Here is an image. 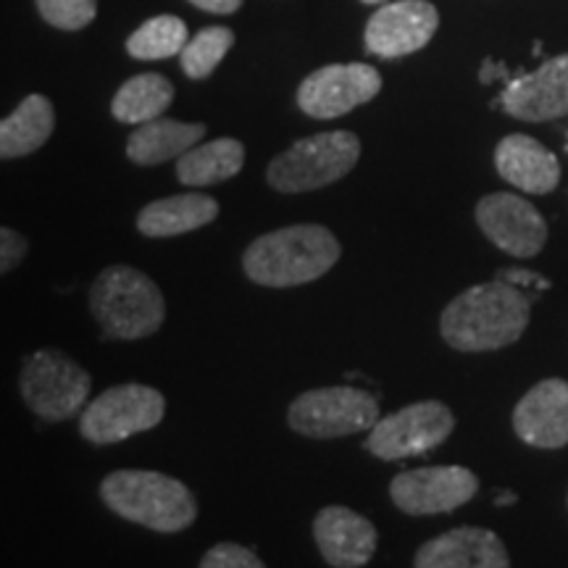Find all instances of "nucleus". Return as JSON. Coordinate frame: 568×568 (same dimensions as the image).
I'll return each mask as SVG.
<instances>
[{
	"label": "nucleus",
	"mask_w": 568,
	"mask_h": 568,
	"mask_svg": "<svg viewBox=\"0 0 568 568\" xmlns=\"http://www.w3.org/2000/svg\"><path fill=\"white\" fill-rule=\"evenodd\" d=\"M495 169L503 180L531 195H548L560 182V161L529 134H508L495 148Z\"/></svg>",
	"instance_id": "18"
},
{
	"label": "nucleus",
	"mask_w": 568,
	"mask_h": 568,
	"mask_svg": "<svg viewBox=\"0 0 568 568\" xmlns=\"http://www.w3.org/2000/svg\"><path fill=\"white\" fill-rule=\"evenodd\" d=\"M382 74L368 63H329L316 69L297 88V105L311 119H339L374 101Z\"/></svg>",
	"instance_id": "10"
},
{
	"label": "nucleus",
	"mask_w": 568,
	"mask_h": 568,
	"mask_svg": "<svg viewBox=\"0 0 568 568\" xmlns=\"http://www.w3.org/2000/svg\"><path fill=\"white\" fill-rule=\"evenodd\" d=\"M474 216L489 243L514 258H535L548 243V224L542 213L514 193L485 195Z\"/></svg>",
	"instance_id": "12"
},
{
	"label": "nucleus",
	"mask_w": 568,
	"mask_h": 568,
	"mask_svg": "<svg viewBox=\"0 0 568 568\" xmlns=\"http://www.w3.org/2000/svg\"><path fill=\"white\" fill-rule=\"evenodd\" d=\"M439 27V13L426 0H397L382 6L368 19L364 40L366 51L379 59H400L410 55L435 38Z\"/></svg>",
	"instance_id": "13"
},
{
	"label": "nucleus",
	"mask_w": 568,
	"mask_h": 568,
	"mask_svg": "<svg viewBox=\"0 0 568 568\" xmlns=\"http://www.w3.org/2000/svg\"><path fill=\"white\" fill-rule=\"evenodd\" d=\"M514 429L524 443L542 450L568 445V382L545 379L518 400Z\"/></svg>",
	"instance_id": "15"
},
{
	"label": "nucleus",
	"mask_w": 568,
	"mask_h": 568,
	"mask_svg": "<svg viewBox=\"0 0 568 568\" xmlns=\"http://www.w3.org/2000/svg\"><path fill=\"white\" fill-rule=\"evenodd\" d=\"M245 166V148L234 138L197 142L182 159H176V176L187 187H209L237 176Z\"/></svg>",
	"instance_id": "22"
},
{
	"label": "nucleus",
	"mask_w": 568,
	"mask_h": 568,
	"mask_svg": "<svg viewBox=\"0 0 568 568\" xmlns=\"http://www.w3.org/2000/svg\"><path fill=\"white\" fill-rule=\"evenodd\" d=\"M187 45V24L180 17H153L126 40V53L138 61H161L182 53Z\"/></svg>",
	"instance_id": "24"
},
{
	"label": "nucleus",
	"mask_w": 568,
	"mask_h": 568,
	"mask_svg": "<svg viewBox=\"0 0 568 568\" xmlns=\"http://www.w3.org/2000/svg\"><path fill=\"white\" fill-rule=\"evenodd\" d=\"M500 105L521 122H550L568 116V53L510 80L500 95Z\"/></svg>",
	"instance_id": "14"
},
{
	"label": "nucleus",
	"mask_w": 568,
	"mask_h": 568,
	"mask_svg": "<svg viewBox=\"0 0 568 568\" xmlns=\"http://www.w3.org/2000/svg\"><path fill=\"white\" fill-rule=\"evenodd\" d=\"M101 497L116 516L161 535L187 529L197 516V503L187 485L161 471H113L101 481Z\"/></svg>",
	"instance_id": "3"
},
{
	"label": "nucleus",
	"mask_w": 568,
	"mask_h": 568,
	"mask_svg": "<svg viewBox=\"0 0 568 568\" xmlns=\"http://www.w3.org/2000/svg\"><path fill=\"white\" fill-rule=\"evenodd\" d=\"M232 45L234 32L230 27H205L193 40H187V45L180 53L184 74L190 80H205V77H211L213 69L224 61V55L230 53Z\"/></svg>",
	"instance_id": "25"
},
{
	"label": "nucleus",
	"mask_w": 568,
	"mask_h": 568,
	"mask_svg": "<svg viewBox=\"0 0 568 568\" xmlns=\"http://www.w3.org/2000/svg\"><path fill=\"white\" fill-rule=\"evenodd\" d=\"M166 400L155 387L116 385L101 393L80 416L82 437L92 445H116L163 422Z\"/></svg>",
	"instance_id": "8"
},
{
	"label": "nucleus",
	"mask_w": 568,
	"mask_h": 568,
	"mask_svg": "<svg viewBox=\"0 0 568 568\" xmlns=\"http://www.w3.org/2000/svg\"><path fill=\"white\" fill-rule=\"evenodd\" d=\"M203 568H261L264 560L255 556L253 550L234 542H219L201 558Z\"/></svg>",
	"instance_id": "27"
},
{
	"label": "nucleus",
	"mask_w": 568,
	"mask_h": 568,
	"mask_svg": "<svg viewBox=\"0 0 568 568\" xmlns=\"http://www.w3.org/2000/svg\"><path fill=\"white\" fill-rule=\"evenodd\" d=\"M55 126L53 103L45 95H27L19 109L0 122V159H21L48 142Z\"/></svg>",
	"instance_id": "21"
},
{
	"label": "nucleus",
	"mask_w": 568,
	"mask_h": 568,
	"mask_svg": "<svg viewBox=\"0 0 568 568\" xmlns=\"http://www.w3.org/2000/svg\"><path fill=\"white\" fill-rule=\"evenodd\" d=\"M516 495L514 493H500L495 497V506H514Z\"/></svg>",
	"instance_id": "31"
},
{
	"label": "nucleus",
	"mask_w": 568,
	"mask_h": 568,
	"mask_svg": "<svg viewBox=\"0 0 568 568\" xmlns=\"http://www.w3.org/2000/svg\"><path fill=\"white\" fill-rule=\"evenodd\" d=\"M361 3H366V6H376V3H385V0H361Z\"/></svg>",
	"instance_id": "32"
},
{
	"label": "nucleus",
	"mask_w": 568,
	"mask_h": 568,
	"mask_svg": "<svg viewBox=\"0 0 568 568\" xmlns=\"http://www.w3.org/2000/svg\"><path fill=\"white\" fill-rule=\"evenodd\" d=\"M477 489V474L464 466H424L397 474L389 497L408 516H437L466 506Z\"/></svg>",
	"instance_id": "11"
},
{
	"label": "nucleus",
	"mask_w": 568,
	"mask_h": 568,
	"mask_svg": "<svg viewBox=\"0 0 568 568\" xmlns=\"http://www.w3.org/2000/svg\"><path fill=\"white\" fill-rule=\"evenodd\" d=\"M190 3L209 13H234L243 6V0H190Z\"/></svg>",
	"instance_id": "30"
},
{
	"label": "nucleus",
	"mask_w": 568,
	"mask_h": 568,
	"mask_svg": "<svg viewBox=\"0 0 568 568\" xmlns=\"http://www.w3.org/2000/svg\"><path fill=\"white\" fill-rule=\"evenodd\" d=\"M19 389L34 416L45 422H67L88 403L92 376L69 355L42 347L24 358Z\"/></svg>",
	"instance_id": "6"
},
{
	"label": "nucleus",
	"mask_w": 568,
	"mask_h": 568,
	"mask_svg": "<svg viewBox=\"0 0 568 568\" xmlns=\"http://www.w3.org/2000/svg\"><path fill=\"white\" fill-rule=\"evenodd\" d=\"M318 552L335 568H361L376 552V527L366 516L343 506H326L314 518Z\"/></svg>",
	"instance_id": "16"
},
{
	"label": "nucleus",
	"mask_w": 568,
	"mask_h": 568,
	"mask_svg": "<svg viewBox=\"0 0 568 568\" xmlns=\"http://www.w3.org/2000/svg\"><path fill=\"white\" fill-rule=\"evenodd\" d=\"M531 301L521 287L497 276L453 297L439 316V332L453 351H500L527 332Z\"/></svg>",
	"instance_id": "1"
},
{
	"label": "nucleus",
	"mask_w": 568,
	"mask_h": 568,
	"mask_svg": "<svg viewBox=\"0 0 568 568\" xmlns=\"http://www.w3.org/2000/svg\"><path fill=\"white\" fill-rule=\"evenodd\" d=\"M416 568H506L510 566L506 545L489 529L458 527L445 531L418 548Z\"/></svg>",
	"instance_id": "17"
},
{
	"label": "nucleus",
	"mask_w": 568,
	"mask_h": 568,
	"mask_svg": "<svg viewBox=\"0 0 568 568\" xmlns=\"http://www.w3.org/2000/svg\"><path fill=\"white\" fill-rule=\"evenodd\" d=\"M90 311L113 339H142L161 329L166 301L151 276L116 264L103 268L90 287Z\"/></svg>",
	"instance_id": "4"
},
{
	"label": "nucleus",
	"mask_w": 568,
	"mask_h": 568,
	"mask_svg": "<svg viewBox=\"0 0 568 568\" xmlns=\"http://www.w3.org/2000/svg\"><path fill=\"white\" fill-rule=\"evenodd\" d=\"M219 216L216 197L203 193H184L169 195L161 201L148 203L138 213V230L145 237H176V234H187L209 226Z\"/></svg>",
	"instance_id": "19"
},
{
	"label": "nucleus",
	"mask_w": 568,
	"mask_h": 568,
	"mask_svg": "<svg viewBox=\"0 0 568 568\" xmlns=\"http://www.w3.org/2000/svg\"><path fill=\"white\" fill-rule=\"evenodd\" d=\"M456 429V416L439 400H422L379 418L364 447L382 460H403L435 450Z\"/></svg>",
	"instance_id": "9"
},
{
	"label": "nucleus",
	"mask_w": 568,
	"mask_h": 568,
	"mask_svg": "<svg viewBox=\"0 0 568 568\" xmlns=\"http://www.w3.org/2000/svg\"><path fill=\"white\" fill-rule=\"evenodd\" d=\"M361 159V140L353 132H322L297 140L290 151L268 163L266 180L276 193L295 195L343 180Z\"/></svg>",
	"instance_id": "5"
},
{
	"label": "nucleus",
	"mask_w": 568,
	"mask_h": 568,
	"mask_svg": "<svg viewBox=\"0 0 568 568\" xmlns=\"http://www.w3.org/2000/svg\"><path fill=\"white\" fill-rule=\"evenodd\" d=\"M339 240L322 224H295L261 234L247 245L243 268L264 287H297L316 282L339 261Z\"/></svg>",
	"instance_id": "2"
},
{
	"label": "nucleus",
	"mask_w": 568,
	"mask_h": 568,
	"mask_svg": "<svg viewBox=\"0 0 568 568\" xmlns=\"http://www.w3.org/2000/svg\"><path fill=\"white\" fill-rule=\"evenodd\" d=\"M497 276L510 282V284H516V287H535V290H548L550 287V282L545 280V276H539L535 272H524V268H508V272H500Z\"/></svg>",
	"instance_id": "29"
},
{
	"label": "nucleus",
	"mask_w": 568,
	"mask_h": 568,
	"mask_svg": "<svg viewBox=\"0 0 568 568\" xmlns=\"http://www.w3.org/2000/svg\"><path fill=\"white\" fill-rule=\"evenodd\" d=\"M30 253V243H27L24 234H19L11 226L0 230V272L9 274L11 268H17L21 261Z\"/></svg>",
	"instance_id": "28"
},
{
	"label": "nucleus",
	"mask_w": 568,
	"mask_h": 568,
	"mask_svg": "<svg viewBox=\"0 0 568 568\" xmlns=\"http://www.w3.org/2000/svg\"><path fill=\"white\" fill-rule=\"evenodd\" d=\"M174 101V84L166 77L153 74H138L126 80L122 88L116 90L111 103V113L116 122L122 124H145L159 119L163 111Z\"/></svg>",
	"instance_id": "23"
},
{
	"label": "nucleus",
	"mask_w": 568,
	"mask_h": 568,
	"mask_svg": "<svg viewBox=\"0 0 568 568\" xmlns=\"http://www.w3.org/2000/svg\"><path fill=\"white\" fill-rule=\"evenodd\" d=\"M205 134V124H184L172 119H153L138 124L126 140V159L138 166H159L172 159H182Z\"/></svg>",
	"instance_id": "20"
},
{
	"label": "nucleus",
	"mask_w": 568,
	"mask_h": 568,
	"mask_svg": "<svg viewBox=\"0 0 568 568\" xmlns=\"http://www.w3.org/2000/svg\"><path fill=\"white\" fill-rule=\"evenodd\" d=\"M379 422V403L366 389L318 387L297 395L287 410V424L311 439H337L368 432Z\"/></svg>",
	"instance_id": "7"
},
{
	"label": "nucleus",
	"mask_w": 568,
	"mask_h": 568,
	"mask_svg": "<svg viewBox=\"0 0 568 568\" xmlns=\"http://www.w3.org/2000/svg\"><path fill=\"white\" fill-rule=\"evenodd\" d=\"M40 17L55 30H84L98 13V0H38Z\"/></svg>",
	"instance_id": "26"
}]
</instances>
